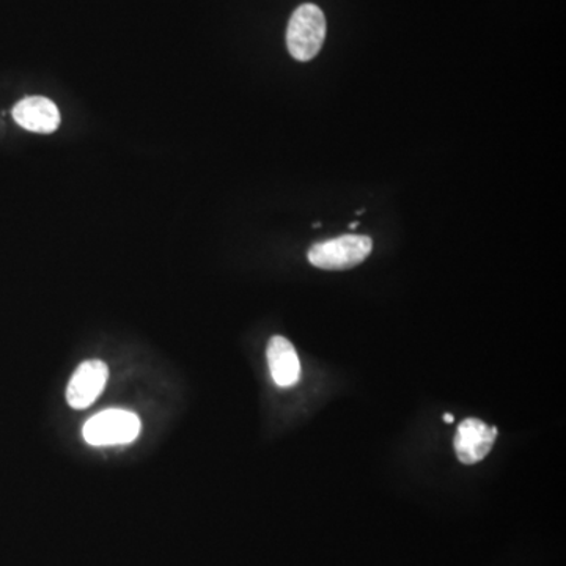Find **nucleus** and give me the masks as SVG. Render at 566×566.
Returning <instances> with one entry per match:
<instances>
[{
    "instance_id": "2",
    "label": "nucleus",
    "mask_w": 566,
    "mask_h": 566,
    "mask_svg": "<svg viewBox=\"0 0 566 566\" xmlns=\"http://www.w3.org/2000/svg\"><path fill=\"white\" fill-rule=\"evenodd\" d=\"M373 241L364 235H345L340 238L313 244L307 253V258L313 267L328 271L352 269L371 254Z\"/></svg>"
},
{
    "instance_id": "6",
    "label": "nucleus",
    "mask_w": 566,
    "mask_h": 566,
    "mask_svg": "<svg viewBox=\"0 0 566 566\" xmlns=\"http://www.w3.org/2000/svg\"><path fill=\"white\" fill-rule=\"evenodd\" d=\"M17 125L32 133H54L60 125V112L51 99L42 97L24 98L13 109Z\"/></svg>"
},
{
    "instance_id": "3",
    "label": "nucleus",
    "mask_w": 566,
    "mask_h": 566,
    "mask_svg": "<svg viewBox=\"0 0 566 566\" xmlns=\"http://www.w3.org/2000/svg\"><path fill=\"white\" fill-rule=\"evenodd\" d=\"M140 420L125 409H108L88 419L84 424V439L91 445L130 444L139 436Z\"/></svg>"
},
{
    "instance_id": "1",
    "label": "nucleus",
    "mask_w": 566,
    "mask_h": 566,
    "mask_svg": "<svg viewBox=\"0 0 566 566\" xmlns=\"http://www.w3.org/2000/svg\"><path fill=\"white\" fill-rule=\"evenodd\" d=\"M323 10L313 3L297 7L286 28V46L290 54L299 62H309L318 56L325 38Z\"/></svg>"
},
{
    "instance_id": "7",
    "label": "nucleus",
    "mask_w": 566,
    "mask_h": 566,
    "mask_svg": "<svg viewBox=\"0 0 566 566\" xmlns=\"http://www.w3.org/2000/svg\"><path fill=\"white\" fill-rule=\"evenodd\" d=\"M268 364L272 380L279 387H293L300 378V362L295 346L282 335L268 343Z\"/></svg>"
},
{
    "instance_id": "5",
    "label": "nucleus",
    "mask_w": 566,
    "mask_h": 566,
    "mask_svg": "<svg viewBox=\"0 0 566 566\" xmlns=\"http://www.w3.org/2000/svg\"><path fill=\"white\" fill-rule=\"evenodd\" d=\"M497 434V428H490L479 419L463 420L455 438V452L459 462L463 465H476L487 458Z\"/></svg>"
},
{
    "instance_id": "4",
    "label": "nucleus",
    "mask_w": 566,
    "mask_h": 566,
    "mask_svg": "<svg viewBox=\"0 0 566 566\" xmlns=\"http://www.w3.org/2000/svg\"><path fill=\"white\" fill-rule=\"evenodd\" d=\"M109 378V368L102 360H85L71 377L66 399L74 409H85L101 395Z\"/></svg>"
},
{
    "instance_id": "8",
    "label": "nucleus",
    "mask_w": 566,
    "mask_h": 566,
    "mask_svg": "<svg viewBox=\"0 0 566 566\" xmlns=\"http://www.w3.org/2000/svg\"><path fill=\"white\" fill-rule=\"evenodd\" d=\"M444 420H445V422L452 423L453 422L452 414H445Z\"/></svg>"
}]
</instances>
